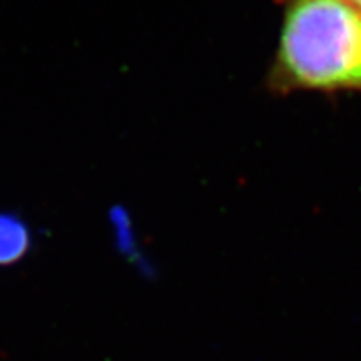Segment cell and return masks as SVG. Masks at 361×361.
<instances>
[{"instance_id":"obj_1","label":"cell","mask_w":361,"mask_h":361,"mask_svg":"<svg viewBox=\"0 0 361 361\" xmlns=\"http://www.w3.org/2000/svg\"><path fill=\"white\" fill-rule=\"evenodd\" d=\"M281 25L266 85L273 94L360 92L361 12L348 0H278Z\"/></svg>"},{"instance_id":"obj_2","label":"cell","mask_w":361,"mask_h":361,"mask_svg":"<svg viewBox=\"0 0 361 361\" xmlns=\"http://www.w3.org/2000/svg\"><path fill=\"white\" fill-rule=\"evenodd\" d=\"M30 231L19 216L0 213V266L19 263L30 250Z\"/></svg>"},{"instance_id":"obj_3","label":"cell","mask_w":361,"mask_h":361,"mask_svg":"<svg viewBox=\"0 0 361 361\" xmlns=\"http://www.w3.org/2000/svg\"><path fill=\"white\" fill-rule=\"evenodd\" d=\"M348 2L353 4V6H355L356 8H358V11L361 12V0H348Z\"/></svg>"}]
</instances>
